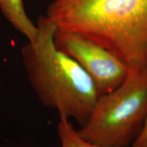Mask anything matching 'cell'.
Here are the masks:
<instances>
[{
    "label": "cell",
    "mask_w": 147,
    "mask_h": 147,
    "mask_svg": "<svg viewBox=\"0 0 147 147\" xmlns=\"http://www.w3.org/2000/svg\"><path fill=\"white\" fill-rule=\"evenodd\" d=\"M113 53L129 68L147 67V0H51L47 15Z\"/></svg>",
    "instance_id": "obj_1"
},
{
    "label": "cell",
    "mask_w": 147,
    "mask_h": 147,
    "mask_svg": "<svg viewBox=\"0 0 147 147\" xmlns=\"http://www.w3.org/2000/svg\"><path fill=\"white\" fill-rule=\"evenodd\" d=\"M54 42L89 75L100 96L118 87L127 76L130 68L119 58L78 34L56 28Z\"/></svg>",
    "instance_id": "obj_4"
},
{
    "label": "cell",
    "mask_w": 147,
    "mask_h": 147,
    "mask_svg": "<svg viewBox=\"0 0 147 147\" xmlns=\"http://www.w3.org/2000/svg\"><path fill=\"white\" fill-rule=\"evenodd\" d=\"M0 10L11 25L34 43L38 35L37 25L27 15L23 0H0Z\"/></svg>",
    "instance_id": "obj_5"
},
{
    "label": "cell",
    "mask_w": 147,
    "mask_h": 147,
    "mask_svg": "<svg viewBox=\"0 0 147 147\" xmlns=\"http://www.w3.org/2000/svg\"><path fill=\"white\" fill-rule=\"evenodd\" d=\"M36 25V41L21 49L30 84L44 106L83 126L100 97L96 85L76 61L56 47L54 24L44 16Z\"/></svg>",
    "instance_id": "obj_2"
},
{
    "label": "cell",
    "mask_w": 147,
    "mask_h": 147,
    "mask_svg": "<svg viewBox=\"0 0 147 147\" xmlns=\"http://www.w3.org/2000/svg\"><path fill=\"white\" fill-rule=\"evenodd\" d=\"M147 119V67L130 69L118 87L99 97L78 130L82 138L106 147H129Z\"/></svg>",
    "instance_id": "obj_3"
},
{
    "label": "cell",
    "mask_w": 147,
    "mask_h": 147,
    "mask_svg": "<svg viewBox=\"0 0 147 147\" xmlns=\"http://www.w3.org/2000/svg\"><path fill=\"white\" fill-rule=\"evenodd\" d=\"M131 147H147V119L140 134L131 144Z\"/></svg>",
    "instance_id": "obj_7"
},
{
    "label": "cell",
    "mask_w": 147,
    "mask_h": 147,
    "mask_svg": "<svg viewBox=\"0 0 147 147\" xmlns=\"http://www.w3.org/2000/svg\"><path fill=\"white\" fill-rule=\"evenodd\" d=\"M57 132L61 147H106L82 138L69 119L60 118L57 124Z\"/></svg>",
    "instance_id": "obj_6"
}]
</instances>
